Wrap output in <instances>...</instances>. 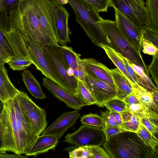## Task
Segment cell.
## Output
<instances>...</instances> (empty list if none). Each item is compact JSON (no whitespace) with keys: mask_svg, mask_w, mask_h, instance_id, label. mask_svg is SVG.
Segmentation results:
<instances>
[{"mask_svg":"<svg viewBox=\"0 0 158 158\" xmlns=\"http://www.w3.org/2000/svg\"><path fill=\"white\" fill-rule=\"evenodd\" d=\"M0 123L2 148L6 152L25 155L39 136L22 109L16 95L4 103Z\"/></svg>","mask_w":158,"mask_h":158,"instance_id":"cell-1","label":"cell"},{"mask_svg":"<svg viewBox=\"0 0 158 158\" xmlns=\"http://www.w3.org/2000/svg\"><path fill=\"white\" fill-rule=\"evenodd\" d=\"M9 17L10 31H19L24 36L27 44L33 43L41 48L59 45L41 26L32 0H20L17 8L9 13Z\"/></svg>","mask_w":158,"mask_h":158,"instance_id":"cell-2","label":"cell"},{"mask_svg":"<svg viewBox=\"0 0 158 158\" xmlns=\"http://www.w3.org/2000/svg\"><path fill=\"white\" fill-rule=\"evenodd\" d=\"M111 158H153L157 151L146 145L135 132L125 131L106 139L103 144Z\"/></svg>","mask_w":158,"mask_h":158,"instance_id":"cell-3","label":"cell"},{"mask_svg":"<svg viewBox=\"0 0 158 158\" xmlns=\"http://www.w3.org/2000/svg\"><path fill=\"white\" fill-rule=\"evenodd\" d=\"M73 10L75 20L94 44H104L111 47L110 40L100 23L102 19L99 11L84 0H68Z\"/></svg>","mask_w":158,"mask_h":158,"instance_id":"cell-4","label":"cell"},{"mask_svg":"<svg viewBox=\"0 0 158 158\" xmlns=\"http://www.w3.org/2000/svg\"><path fill=\"white\" fill-rule=\"evenodd\" d=\"M99 22L110 40L111 47L133 63L142 68L149 76V72L141 52L130 43L118 28L116 21L102 19Z\"/></svg>","mask_w":158,"mask_h":158,"instance_id":"cell-5","label":"cell"},{"mask_svg":"<svg viewBox=\"0 0 158 158\" xmlns=\"http://www.w3.org/2000/svg\"><path fill=\"white\" fill-rule=\"evenodd\" d=\"M42 52L56 75L68 88L69 93L77 97L78 80L70 70L63 56L60 46H44L42 48Z\"/></svg>","mask_w":158,"mask_h":158,"instance_id":"cell-6","label":"cell"},{"mask_svg":"<svg viewBox=\"0 0 158 158\" xmlns=\"http://www.w3.org/2000/svg\"><path fill=\"white\" fill-rule=\"evenodd\" d=\"M113 7L142 31L147 28L152 29L148 10L145 6L135 0H110Z\"/></svg>","mask_w":158,"mask_h":158,"instance_id":"cell-7","label":"cell"},{"mask_svg":"<svg viewBox=\"0 0 158 158\" xmlns=\"http://www.w3.org/2000/svg\"><path fill=\"white\" fill-rule=\"evenodd\" d=\"M40 24L47 34L57 43L58 37L56 26L57 3L48 0H32Z\"/></svg>","mask_w":158,"mask_h":158,"instance_id":"cell-8","label":"cell"},{"mask_svg":"<svg viewBox=\"0 0 158 158\" xmlns=\"http://www.w3.org/2000/svg\"><path fill=\"white\" fill-rule=\"evenodd\" d=\"M105 139V135L101 128L82 125L75 132L68 134L63 142L74 145L76 147L100 146Z\"/></svg>","mask_w":158,"mask_h":158,"instance_id":"cell-9","label":"cell"},{"mask_svg":"<svg viewBox=\"0 0 158 158\" xmlns=\"http://www.w3.org/2000/svg\"><path fill=\"white\" fill-rule=\"evenodd\" d=\"M16 95L32 127L39 135H40L48 124L45 111L36 105L26 93L18 90Z\"/></svg>","mask_w":158,"mask_h":158,"instance_id":"cell-10","label":"cell"},{"mask_svg":"<svg viewBox=\"0 0 158 158\" xmlns=\"http://www.w3.org/2000/svg\"><path fill=\"white\" fill-rule=\"evenodd\" d=\"M29 58L36 67L46 77L58 85L69 93L64 83L57 77L42 52V48L32 43L27 44Z\"/></svg>","mask_w":158,"mask_h":158,"instance_id":"cell-11","label":"cell"},{"mask_svg":"<svg viewBox=\"0 0 158 158\" xmlns=\"http://www.w3.org/2000/svg\"><path fill=\"white\" fill-rule=\"evenodd\" d=\"M83 81L98 106H104L106 102L115 98V89L107 83L88 74Z\"/></svg>","mask_w":158,"mask_h":158,"instance_id":"cell-12","label":"cell"},{"mask_svg":"<svg viewBox=\"0 0 158 158\" xmlns=\"http://www.w3.org/2000/svg\"><path fill=\"white\" fill-rule=\"evenodd\" d=\"M114 10L115 21L118 28L130 43L136 49L141 52L143 31L116 10Z\"/></svg>","mask_w":158,"mask_h":158,"instance_id":"cell-13","label":"cell"},{"mask_svg":"<svg viewBox=\"0 0 158 158\" xmlns=\"http://www.w3.org/2000/svg\"><path fill=\"white\" fill-rule=\"evenodd\" d=\"M80 115L78 110L65 112L46 128L41 135H53L59 139L74 124Z\"/></svg>","mask_w":158,"mask_h":158,"instance_id":"cell-14","label":"cell"},{"mask_svg":"<svg viewBox=\"0 0 158 158\" xmlns=\"http://www.w3.org/2000/svg\"><path fill=\"white\" fill-rule=\"evenodd\" d=\"M42 84L59 100L64 102L68 107L78 110L86 106L78 98L71 94L46 77L43 78Z\"/></svg>","mask_w":158,"mask_h":158,"instance_id":"cell-15","label":"cell"},{"mask_svg":"<svg viewBox=\"0 0 158 158\" xmlns=\"http://www.w3.org/2000/svg\"><path fill=\"white\" fill-rule=\"evenodd\" d=\"M60 46L65 60L72 73L78 80L84 81L87 73L81 55L66 45Z\"/></svg>","mask_w":158,"mask_h":158,"instance_id":"cell-16","label":"cell"},{"mask_svg":"<svg viewBox=\"0 0 158 158\" xmlns=\"http://www.w3.org/2000/svg\"><path fill=\"white\" fill-rule=\"evenodd\" d=\"M62 4H57L56 7V26L58 37V43L66 45L71 42L68 21L69 14Z\"/></svg>","mask_w":158,"mask_h":158,"instance_id":"cell-17","label":"cell"},{"mask_svg":"<svg viewBox=\"0 0 158 158\" xmlns=\"http://www.w3.org/2000/svg\"><path fill=\"white\" fill-rule=\"evenodd\" d=\"M82 60L87 74L107 83L115 88L110 69L93 58Z\"/></svg>","mask_w":158,"mask_h":158,"instance_id":"cell-18","label":"cell"},{"mask_svg":"<svg viewBox=\"0 0 158 158\" xmlns=\"http://www.w3.org/2000/svg\"><path fill=\"white\" fill-rule=\"evenodd\" d=\"M58 139L53 135H40L25 155L27 156L35 157L47 152L50 150H54L58 144Z\"/></svg>","mask_w":158,"mask_h":158,"instance_id":"cell-19","label":"cell"},{"mask_svg":"<svg viewBox=\"0 0 158 158\" xmlns=\"http://www.w3.org/2000/svg\"><path fill=\"white\" fill-rule=\"evenodd\" d=\"M110 69L115 86V98L123 101L126 96L133 92L131 86L117 68Z\"/></svg>","mask_w":158,"mask_h":158,"instance_id":"cell-20","label":"cell"},{"mask_svg":"<svg viewBox=\"0 0 158 158\" xmlns=\"http://www.w3.org/2000/svg\"><path fill=\"white\" fill-rule=\"evenodd\" d=\"M18 90L9 79L4 64L0 65V99L5 103L13 98Z\"/></svg>","mask_w":158,"mask_h":158,"instance_id":"cell-21","label":"cell"},{"mask_svg":"<svg viewBox=\"0 0 158 158\" xmlns=\"http://www.w3.org/2000/svg\"><path fill=\"white\" fill-rule=\"evenodd\" d=\"M22 80L28 90L35 98L44 99L47 98L39 81L28 70L24 69L22 73Z\"/></svg>","mask_w":158,"mask_h":158,"instance_id":"cell-22","label":"cell"},{"mask_svg":"<svg viewBox=\"0 0 158 158\" xmlns=\"http://www.w3.org/2000/svg\"><path fill=\"white\" fill-rule=\"evenodd\" d=\"M99 47L102 48L104 50L109 58L123 74L131 86L139 85L135 81L127 72L124 64L117 56L113 49L108 45L104 44L100 45Z\"/></svg>","mask_w":158,"mask_h":158,"instance_id":"cell-23","label":"cell"},{"mask_svg":"<svg viewBox=\"0 0 158 158\" xmlns=\"http://www.w3.org/2000/svg\"><path fill=\"white\" fill-rule=\"evenodd\" d=\"M126 105L128 109L139 118H148L152 122L158 126L157 112L151 108L146 106L141 103Z\"/></svg>","mask_w":158,"mask_h":158,"instance_id":"cell-24","label":"cell"},{"mask_svg":"<svg viewBox=\"0 0 158 158\" xmlns=\"http://www.w3.org/2000/svg\"><path fill=\"white\" fill-rule=\"evenodd\" d=\"M131 87L133 92L142 104L158 112V106L154 102L150 92L141 85H133Z\"/></svg>","mask_w":158,"mask_h":158,"instance_id":"cell-25","label":"cell"},{"mask_svg":"<svg viewBox=\"0 0 158 158\" xmlns=\"http://www.w3.org/2000/svg\"><path fill=\"white\" fill-rule=\"evenodd\" d=\"M127 60L136 74L140 85H142L144 88L150 92L158 90V88L154 85L151 78L146 75L142 68L133 63L127 59Z\"/></svg>","mask_w":158,"mask_h":158,"instance_id":"cell-26","label":"cell"},{"mask_svg":"<svg viewBox=\"0 0 158 158\" xmlns=\"http://www.w3.org/2000/svg\"><path fill=\"white\" fill-rule=\"evenodd\" d=\"M120 113L122 119L121 127L127 131L136 133L139 125V118L128 110Z\"/></svg>","mask_w":158,"mask_h":158,"instance_id":"cell-27","label":"cell"},{"mask_svg":"<svg viewBox=\"0 0 158 158\" xmlns=\"http://www.w3.org/2000/svg\"><path fill=\"white\" fill-rule=\"evenodd\" d=\"M136 133L146 145L151 147L154 150L157 151L155 148L158 144L157 138L147 129L140 121L139 127Z\"/></svg>","mask_w":158,"mask_h":158,"instance_id":"cell-28","label":"cell"},{"mask_svg":"<svg viewBox=\"0 0 158 158\" xmlns=\"http://www.w3.org/2000/svg\"><path fill=\"white\" fill-rule=\"evenodd\" d=\"M77 97L83 101L86 106L96 104V102L83 81L78 80Z\"/></svg>","mask_w":158,"mask_h":158,"instance_id":"cell-29","label":"cell"},{"mask_svg":"<svg viewBox=\"0 0 158 158\" xmlns=\"http://www.w3.org/2000/svg\"><path fill=\"white\" fill-rule=\"evenodd\" d=\"M145 7L152 29L158 31V0H146Z\"/></svg>","mask_w":158,"mask_h":158,"instance_id":"cell-30","label":"cell"},{"mask_svg":"<svg viewBox=\"0 0 158 158\" xmlns=\"http://www.w3.org/2000/svg\"><path fill=\"white\" fill-rule=\"evenodd\" d=\"M81 122L82 125L100 128L104 127L105 126V122L102 116L91 113L83 115L81 117Z\"/></svg>","mask_w":158,"mask_h":158,"instance_id":"cell-31","label":"cell"},{"mask_svg":"<svg viewBox=\"0 0 158 158\" xmlns=\"http://www.w3.org/2000/svg\"><path fill=\"white\" fill-rule=\"evenodd\" d=\"M10 67L14 70H22L32 64L29 58L13 56L7 62Z\"/></svg>","mask_w":158,"mask_h":158,"instance_id":"cell-32","label":"cell"},{"mask_svg":"<svg viewBox=\"0 0 158 158\" xmlns=\"http://www.w3.org/2000/svg\"><path fill=\"white\" fill-rule=\"evenodd\" d=\"M104 106L112 112L121 113L128 110L123 101L116 98L106 102Z\"/></svg>","mask_w":158,"mask_h":158,"instance_id":"cell-33","label":"cell"},{"mask_svg":"<svg viewBox=\"0 0 158 158\" xmlns=\"http://www.w3.org/2000/svg\"><path fill=\"white\" fill-rule=\"evenodd\" d=\"M91 154V158H110V155L104 148L100 146L90 145L85 146Z\"/></svg>","mask_w":158,"mask_h":158,"instance_id":"cell-34","label":"cell"},{"mask_svg":"<svg viewBox=\"0 0 158 158\" xmlns=\"http://www.w3.org/2000/svg\"><path fill=\"white\" fill-rule=\"evenodd\" d=\"M69 156L70 158H91V154L86 147L80 146L70 151Z\"/></svg>","mask_w":158,"mask_h":158,"instance_id":"cell-35","label":"cell"},{"mask_svg":"<svg viewBox=\"0 0 158 158\" xmlns=\"http://www.w3.org/2000/svg\"><path fill=\"white\" fill-rule=\"evenodd\" d=\"M143 38L151 42L158 48V31L147 28L143 31Z\"/></svg>","mask_w":158,"mask_h":158,"instance_id":"cell-36","label":"cell"},{"mask_svg":"<svg viewBox=\"0 0 158 158\" xmlns=\"http://www.w3.org/2000/svg\"><path fill=\"white\" fill-rule=\"evenodd\" d=\"M148 70L151 74L152 78L158 88V54L153 56L150 64L148 66Z\"/></svg>","mask_w":158,"mask_h":158,"instance_id":"cell-37","label":"cell"},{"mask_svg":"<svg viewBox=\"0 0 158 158\" xmlns=\"http://www.w3.org/2000/svg\"><path fill=\"white\" fill-rule=\"evenodd\" d=\"M97 9L99 12H107L110 6V0H84Z\"/></svg>","mask_w":158,"mask_h":158,"instance_id":"cell-38","label":"cell"},{"mask_svg":"<svg viewBox=\"0 0 158 158\" xmlns=\"http://www.w3.org/2000/svg\"><path fill=\"white\" fill-rule=\"evenodd\" d=\"M141 47L143 52L152 56L158 54V48L152 43L145 39L142 38Z\"/></svg>","mask_w":158,"mask_h":158,"instance_id":"cell-39","label":"cell"},{"mask_svg":"<svg viewBox=\"0 0 158 158\" xmlns=\"http://www.w3.org/2000/svg\"><path fill=\"white\" fill-rule=\"evenodd\" d=\"M101 129L105 135L106 139L120 132L127 131L120 125H106L102 128Z\"/></svg>","mask_w":158,"mask_h":158,"instance_id":"cell-40","label":"cell"},{"mask_svg":"<svg viewBox=\"0 0 158 158\" xmlns=\"http://www.w3.org/2000/svg\"><path fill=\"white\" fill-rule=\"evenodd\" d=\"M20 0H3L0 4V11L5 10L9 13L16 9Z\"/></svg>","mask_w":158,"mask_h":158,"instance_id":"cell-41","label":"cell"},{"mask_svg":"<svg viewBox=\"0 0 158 158\" xmlns=\"http://www.w3.org/2000/svg\"><path fill=\"white\" fill-rule=\"evenodd\" d=\"M140 121L143 126L151 133L155 136L158 133V126L147 118H139Z\"/></svg>","mask_w":158,"mask_h":158,"instance_id":"cell-42","label":"cell"},{"mask_svg":"<svg viewBox=\"0 0 158 158\" xmlns=\"http://www.w3.org/2000/svg\"><path fill=\"white\" fill-rule=\"evenodd\" d=\"M101 114L103 117L105 124V126L119 125L116 121L114 116L108 109L105 112L101 111Z\"/></svg>","mask_w":158,"mask_h":158,"instance_id":"cell-43","label":"cell"},{"mask_svg":"<svg viewBox=\"0 0 158 158\" xmlns=\"http://www.w3.org/2000/svg\"><path fill=\"white\" fill-rule=\"evenodd\" d=\"M0 47L12 56H15L13 50L0 29Z\"/></svg>","mask_w":158,"mask_h":158,"instance_id":"cell-44","label":"cell"},{"mask_svg":"<svg viewBox=\"0 0 158 158\" xmlns=\"http://www.w3.org/2000/svg\"><path fill=\"white\" fill-rule=\"evenodd\" d=\"M114 52L117 56L124 64L125 68L128 73L132 77L135 81L138 84L140 85L138 82L136 74L133 70L131 67L128 63L127 58L124 57L119 53L116 52L115 50H114Z\"/></svg>","mask_w":158,"mask_h":158,"instance_id":"cell-45","label":"cell"},{"mask_svg":"<svg viewBox=\"0 0 158 158\" xmlns=\"http://www.w3.org/2000/svg\"><path fill=\"white\" fill-rule=\"evenodd\" d=\"M123 101L127 105L141 103L133 92L126 96L123 100Z\"/></svg>","mask_w":158,"mask_h":158,"instance_id":"cell-46","label":"cell"},{"mask_svg":"<svg viewBox=\"0 0 158 158\" xmlns=\"http://www.w3.org/2000/svg\"><path fill=\"white\" fill-rule=\"evenodd\" d=\"M27 157H28V156L18 155L15 154L0 153V158H23Z\"/></svg>","mask_w":158,"mask_h":158,"instance_id":"cell-47","label":"cell"},{"mask_svg":"<svg viewBox=\"0 0 158 158\" xmlns=\"http://www.w3.org/2000/svg\"><path fill=\"white\" fill-rule=\"evenodd\" d=\"M118 123L121 126L122 123V119L121 113L119 112H112Z\"/></svg>","mask_w":158,"mask_h":158,"instance_id":"cell-48","label":"cell"},{"mask_svg":"<svg viewBox=\"0 0 158 158\" xmlns=\"http://www.w3.org/2000/svg\"><path fill=\"white\" fill-rule=\"evenodd\" d=\"M0 54L2 56L7 62L10 59L12 56L8 54L3 49L0 47Z\"/></svg>","mask_w":158,"mask_h":158,"instance_id":"cell-49","label":"cell"},{"mask_svg":"<svg viewBox=\"0 0 158 158\" xmlns=\"http://www.w3.org/2000/svg\"><path fill=\"white\" fill-rule=\"evenodd\" d=\"M151 93L154 102L158 106V90L154 91Z\"/></svg>","mask_w":158,"mask_h":158,"instance_id":"cell-50","label":"cell"},{"mask_svg":"<svg viewBox=\"0 0 158 158\" xmlns=\"http://www.w3.org/2000/svg\"><path fill=\"white\" fill-rule=\"evenodd\" d=\"M53 2L57 3L58 4H62L64 5L68 3V0H48Z\"/></svg>","mask_w":158,"mask_h":158,"instance_id":"cell-51","label":"cell"},{"mask_svg":"<svg viewBox=\"0 0 158 158\" xmlns=\"http://www.w3.org/2000/svg\"><path fill=\"white\" fill-rule=\"evenodd\" d=\"M7 62V60L0 54V65L4 64Z\"/></svg>","mask_w":158,"mask_h":158,"instance_id":"cell-52","label":"cell"},{"mask_svg":"<svg viewBox=\"0 0 158 158\" xmlns=\"http://www.w3.org/2000/svg\"><path fill=\"white\" fill-rule=\"evenodd\" d=\"M0 147L2 148V132L0 123Z\"/></svg>","mask_w":158,"mask_h":158,"instance_id":"cell-53","label":"cell"},{"mask_svg":"<svg viewBox=\"0 0 158 158\" xmlns=\"http://www.w3.org/2000/svg\"><path fill=\"white\" fill-rule=\"evenodd\" d=\"M4 105V102L0 99V115L1 114L3 111Z\"/></svg>","mask_w":158,"mask_h":158,"instance_id":"cell-54","label":"cell"},{"mask_svg":"<svg viewBox=\"0 0 158 158\" xmlns=\"http://www.w3.org/2000/svg\"><path fill=\"white\" fill-rule=\"evenodd\" d=\"M139 3L142 6H145V3L143 0H135Z\"/></svg>","mask_w":158,"mask_h":158,"instance_id":"cell-55","label":"cell"},{"mask_svg":"<svg viewBox=\"0 0 158 158\" xmlns=\"http://www.w3.org/2000/svg\"><path fill=\"white\" fill-rule=\"evenodd\" d=\"M6 151L3 148L0 147V153H6Z\"/></svg>","mask_w":158,"mask_h":158,"instance_id":"cell-56","label":"cell"},{"mask_svg":"<svg viewBox=\"0 0 158 158\" xmlns=\"http://www.w3.org/2000/svg\"><path fill=\"white\" fill-rule=\"evenodd\" d=\"M3 0H0V4L2 2Z\"/></svg>","mask_w":158,"mask_h":158,"instance_id":"cell-57","label":"cell"}]
</instances>
